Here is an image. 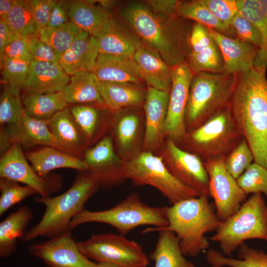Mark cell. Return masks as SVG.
<instances>
[{"instance_id": "cell-1", "label": "cell", "mask_w": 267, "mask_h": 267, "mask_svg": "<svg viewBox=\"0 0 267 267\" xmlns=\"http://www.w3.org/2000/svg\"><path fill=\"white\" fill-rule=\"evenodd\" d=\"M267 68L254 65L238 75L230 107L254 162L267 169Z\"/></svg>"}, {"instance_id": "cell-56", "label": "cell", "mask_w": 267, "mask_h": 267, "mask_svg": "<svg viewBox=\"0 0 267 267\" xmlns=\"http://www.w3.org/2000/svg\"><path fill=\"white\" fill-rule=\"evenodd\" d=\"M96 267H120L115 265L107 263H98Z\"/></svg>"}, {"instance_id": "cell-25", "label": "cell", "mask_w": 267, "mask_h": 267, "mask_svg": "<svg viewBox=\"0 0 267 267\" xmlns=\"http://www.w3.org/2000/svg\"><path fill=\"white\" fill-rule=\"evenodd\" d=\"M99 53L134 58L141 44L136 36L112 17L96 37Z\"/></svg>"}, {"instance_id": "cell-16", "label": "cell", "mask_w": 267, "mask_h": 267, "mask_svg": "<svg viewBox=\"0 0 267 267\" xmlns=\"http://www.w3.org/2000/svg\"><path fill=\"white\" fill-rule=\"evenodd\" d=\"M83 160L99 186L109 187L125 178L123 164L115 154L112 140L105 136L85 152Z\"/></svg>"}, {"instance_id": "cell-52", "label": "cell", "mask_w": 267, "mask_h": 267, "mask_svg": "<svg viewBox=\"0 0 267 267\" xmlns=\"http://www.w3.org/2000/svg\"><path fill=\"white\" fill-rule=\"evenodd\" d=\"M68 1L56 0L52 8L47 27L54 28L69 22Z\"/></svg>"}, {"instance_id": "cell-9", "label": "cell", "mask_w": 267, "mask_h": 267, "mask_svg": "<svg viewBox=\"0 0 267 267\" xmlns=\"http://www.w3.org/2000/svg\"><path fill=\"white\" fill-rule=\"evenodd\" d=\"M122 172L125 178L135 184H147L156 188L172 205L201 195L171 174L163 157L155 156L150 151L143 152L123 164Z\"/></svg>"}, {"instance_id": "cell-39", "label": "cell", "mask_w": 267, "mask_h": 267, "mask_svg": "<svg viewBox=\"0 0 267 267\" xmlns=\"http://www.w3.org/2000/svg\"><path fill=\"white\" fill-rule=\"evenodd\" d=\"M187 63L193 74L222 73L224 64L222 54L215 42L200 52H190Z\"/></svg>"}, {"instance_id": "cell-53", "label": "cell", "mask_w": 267, "mask_h": 267, "mask_svg": "<svg viewBox=\"0 0 267 267\" xmlns=\"http://www.w3.org/2000/svg\"><path fill=\"white\" fill-rule=\"evenodd\" d=\"M180 0H151L145 3L155 13L169 17L176 16V11Z\"/></svg>"}, {"instance_id": "cell-38", "label": "cell", "mask_w": 267, "mask_h": 267, "mask_svg": "<svg viewBox=\"0 0 267 267\" xmlns=\"http://www.w3.org/2000/svg\"><path fill=\"white\" fill-rule=\"evenodd\" d=\"M82 31L71 21L59 27L41 30L39 37L55 52L58 59L71 46Z\"/></svg>"}, {"instance_id": "cell-44", "label": "cell", "mask_w": 267, "mask_h": 267, "mask_svg": "<svg viewBox=\"0 0 267 267\" xmlns=\"http://www.w3.org/2000/svg\"><path fill=\"white\" fill-rule=\"evenodd\" d=\"M244 192L264 193L267 198V169L253 162L236 179Z\"/></svg>"}, {"instance_id": "cell-15", "label": "cell", "mask_w": 267, "mask_h": 267, "mask_svg": "<svg viewBox=\"0 0 267 267\" xmlns=\"http://www.w3.org/2000/svg\"><path fill=\"white\" fill-rule=\"evenodd\" d=\"M193 74L187 63L173 68L165 135L175 141L182 138L186 133L184 114Z\"/></svg>"}, {"instance_id": "cell-30", "label": "cell", "mask_w": 267, "mask_h": 267, "mask_svg": "<svg viewBox=\"0 0 267 267\" xmlns=\"http://www.w3.org/2000/svg\"><path fill=\"white\" fill-rule=\"evenodd\" d=\"M97 85L106 107L117 110L140 104L144 93L138 86L128 83L97 81Z\"/></svg>"}, {"instance_id": "cell-32", "label": "cell", "mask_w": 267, "mask_h": 267, "mask_svg": "<svg viewBox=\"0 0 267 267\" xmlns=\"http://www.w3.org/2000/svg\"><path fill=\"white\" fill-rule=\"evenodd\" d=\"M159 237L150 258L155 261V267H190L180 246L176 234L168 230H159Z\"/></svg>"}, {"instance_id": "cell-6", "label": "cell", "mask_w": 267, "mask_h": 267, "mask_svg": "<svg viewBox=\"0 0 267 267\" xmlns=\"http://www.w3.org/2000/svg\"><path fill=\"white\" fill-rule=\"evenodd\" d=\"M243 138L229 104L201 126L187 132L182 138L174 142L180 148L195 154L204 162L226 157Z\"/></svg>"}, {"instance_id": "cell-4", "label": "cell", "mask_w": 267, "mask_h": 267, "mask_svg": "<svg viewBox=\"0 0 267 267\" xmlns=\"http://www.w3.org/2000/svg\"><path fill=\"white\" fill-rule=\"evenodd\" d=\"M98 186L90 172H82L63 193L55 197L35 198L36 202L44 206L45 211L40 222L26 231L22 240L29 241L39 237L50 238L71 229V220L85 209V203Z\"/></svg>"}, {"instance_id": "cell-47", "label": "cell", "mask_w": 267, "mask_h": 267, "mask_svg": "<svg viewBox=\"0 0 267 267\" xmlns=\"http://www.w3.org/2000/svg\"><path fill=\"white\" fill-rule=\"evenodd\" d=\"M237 38L256 46L259 48L261 44V37L257 28L239 12L231 22Z\"/></svg>"}, {"instance_id": "cell-46", "label": "cell", "mask_w": 267, "mask_h": 267, "mask_svg": "<svg viewBox=\"0 0 267 267\" xmlns=\"http://www.w3.org/2000/svg\"><path fill=\"white\" fill-rule=\"evenodd\" d=\"M211 13L219 20L231 25L234 17L239 12L238 0H201Z\"/></svg>"}, {"instance_id": "cell-54", "label": "cell", "mask_w": 267, "mask_h": 267, "mask_svg": "<svg viewBox=\"0 0 267 267\" xmlns=\"http://www.w3.org/2000/svg\"><path fill=\"white\" fill-rule=\"evenodd\" d=\"M18 38L4 20H0V54L7 45Z\"/></svg>"}, {"instance_id": "cell-43", "label": "cell", "mask_w": 267, "mask_h": 267, "mask_svg": "<svg viewBox=\"0 0 267 267\" xmlns=\"http://www.w3.org/2000/svg\"><path fill=\"white\" fill-rule=\"evenodd\" d=\"M0 216L28 197L38 194L29 185H20L17 182L2 178H0Z\"/></svg>"}, {"instance_id": "cell-5", "label": "cell", "mask_w": 267, "mask_h": 267, "mask_svg": "<svg viewBox=\"0 0 267 267\" xmlns=\"http://www.w3.org/2000/svg\"><path fill=\"white\" fill-rule=\"evenodd\" d=\"M237 76L206 72L193 74L184 114L186 132L201 126L230 104Z\"/></svg>"}, {"instance_id": "cell-3", "label": "cell", "mask_w": 267, "mask_h": 267, "mask_svg": "<svg viewBox=\"0 0 267 267\" xmlns=\"http://www.w3.org/2000/svg\"><path fill=\"white\" fill-rule=\"evenodd\" d=\"M208 197L207 195H201L167 207L168 225L147 228L142 233L162 230L172 231L180 240L179 246L184 256H197L209 247L205 234L216 230L222 222Z\"/></svg>"}, {"instance_id": "cell-50", "label": "cell", "mask_w": 267, "mask_h": 267, "mask_svg": "<svg viewBox=\"0 0 267 267\" xmlns=\"http://www.w3.org/2000/svg\"><path fill=\"white\" fill-rule=\"evenodd\" d=\"M28 40L33 59L59 64V59L53 50L39 37H32Z\"/></svg>"}, {"instance_id": "cell-20", "label": "cell", "mask_w": 267, "mask_h": 267, "mask_svg": "<svg viewBox=\"0 0 267 267\" xmlns=\"http://www.w3.org/2000/svg\"><path fill=\"white\" fill-rule=\"evenodd\" d=\"M170 92L149 87L144 109L146 128L144 145L147 151L155 149L165 135V125L167 114Z\"/></svg>"}, {"instance_id": "cell-17", "label": "cell", "mask_w": 267, "mask_h": 267, "mask_svg": "<svg viewBox=\"0 0 267 267\" xmlns=\"http://www.w3.org/2000/svg\"><path fill=\"white\" fill-rule=\"evenodd\" d=\"M209 34L218 45L223 60L222 72L238 75L251 69L259 48L237 38H231L209 28Z\"/></svg>"}, {"instance_id": "cell-24", "label": "cell", "mask_w": 267, "mask_h": 267, "mask_svg": "<svg viewBox=\"0 0 267 267\" xmlns=\"http://www.w3.org/2000/svg\"><path fill=\"white\" fill-rule=\"evenodd\" d=\"M97 81L140 85L142 79L133 58L99 53L91 71Z\"/></svg>"}, {"instance_id": "cell-23", "label": "cell", "mask_w": 267, "mask_h": 267, "mask_svg": "<svg viewBox=\"0 0 267 267\" xmlns=\"http://www.w3.org/2000/svg\"><path fill=\"white\" fill-rule=\"evenodd\" d=\"M99 54L96 38L81 31L69 48L60 57L59 64L71 76L81 71L91 72Z\"/></svg>"}, {"instance_id": "cell-45", "label": "cell", "mask_w": 267, "mask_h": 267, "mask_svg": "<svg viewBox=\"0 0 267 267\" xmlns=\"http://www.w3.org/2000/svg\"><path fill=\"white\" fill-rule=\"evenodd\" d=\"M253 162V153L244 138L229 152L224 161L226 170L236 179Z\"/></svg>"}, {"instance_id": "cell-27", "label": "cell", "mask_w": 267, "mask_h": 267, "mask_svg": "<svg viewBox=\"0 0 267 267\" xmlns=\"http://www.w3.org/2000/svg\"><path fill=\"white\" fill-rule=\"evenodd\" d=\"M25 155L35 172L42 178L46 177L50 171L59 168L89 172V167L83 159L51 146L27 152Z\"/></svg>"}, {"instance_id": "cell-29", "label": "cell", "mask_w": 267, "mask_h": 267, "mask_svg": "<svg viewBox=\"0 0 267 267\" xmlns=\"http://www.w3.org/2000/svg\"><path fill=\"white\" fill-rule=\"evenodd\" d=\"M62 93L68 106L89 103L105 105L91 71H81L71 76Z\"/></svg>"}, {"instance_id": "cell-22", "label": "cell", "mask_w": 267, "mask_h": 267, "mask_svg": "<svg viewBox=\"0 0 267 267\" xmlns=\"http://www.w3.org/2000/svg\"><path fill=\"white\" fill-rule=\"evenodd\" d=\"M134 59L142 79L149 86L158 90L170 92L172 83V67L155 51L141 43Z\"/></svg>"}, {"instance_id": "cell-31", "label": "cell", "mask_w": 267, "mask_h": 267, "mask_svg": "<svg viewBox=\"0 0 267 267\" xmlns=\"http://www.w3.org/2000/svg\"><path fill=\"white\" fill-rule=\"evenodd\" d=\"M239 13L258 29L261 44L255 66L267 68V0H238Z\"/></svg>"}, {"instance_id": "cell-49", "label": "cell", "mask_w": 267, "mask_h": 267, "mask_svg": "<svg viewBox=\"0 0 267 267\" xmlns=\"http://www.w3.org/2000/svg\"><path fill=\"white\" fill-rule=\"evenodd\" d=\"M3 57L31 63L33 58L29 50L28 39L20 37L10 43L0 54V59Z\"/></svg>"}, {"instance_id": "cell-57", "label": "cell", "mask_w": 267, "mask_h": 267, "mask_svg": "<svg viewBox=\"0 0 267 267\" xmlns=\"http://www.w3.org/2000/svg\"><path fill=\"white\" fill-rule=\"evenodd\" d=\"M212 267H223L222 266H221L219 264L216 263H210ZM190 267H196L193 263H190Z\"/></svg>"}, {"instance_id": "cell-2", "label": "cell", "mask_w": 267, "mask_h": 267, "mask_svg": "<svg viewBox=\"0 0 267 267\" xmlns=\"http://www.w3.org/2000/svg\"><path fill=\"white\" fill-rule=\"evenodd\" d=\"M121 14L133 33L169 66L174 68L187 63L191 29L181 22L182 18L157 14L146 3L139 2L129 3Z\"/></svg>"}, {"instance_id": "cell-26", "label": "cell", "mask_w": 267, "mask_h": 267, "mask_svg": "<svg viewBox=\"0 0 267 267\" xmlns=\"http://www.w3.org/2000/svg\"><path fill=\"white\" fill-rule=\"evenodd\" d=\"M70 21L82 31L96 37L112 18L108 9L95 0L68 1Z\"/></svg>"}, {"instance_id": "cell-51", "label": "cell", "mask_w": 267, "mask_h": 267, "mask_svg": "<svg viewBox=\"0 0 267 267\" xmlns=\"http://www.w3.org/2000/svg\"><path fill=\"white\" fill-rule=\"evenodd\" d=\"M56 0H29L32 13L39 31L47 26L51 11Z\"/></svg>"}, {"instance_id": "cell-42", "label": "cell", "mask_w": 267, "mask_h": 267, "mask_svg": "<svg viewBox=\"0 0 267 267\" xmlns=\"http://www.w3.org/2000/svg\"><path fill=\"white\" fill-rule=\"evenodd\" d=\"M2 81L13 90H23L31 63L9 58L0 59Z\"/></svg>"}, {"instance_id": "cell-41", "label": "cell", "mask_w": 267, "mask_h": 267, "mask_svg": "<svg viewBox=\"0 0 267 267\" xmlns=\"http://www.w3.org/2000/svg\"><path fill=\"white\" fill-rule=\"evenodd\" d=\"M24 112L20 92L12 90L4 84L0 97V126L19 123Z\"/></svg>"}, {"instance_id": "cell-12", "label": "cell", "mask_w": 267, "mask_h": 267, "mask_svg": "<svg viewBox=\"0 0 267 267\" xmlns=\"http://www.w3.org/2000/svg\"><path fill=\"white\" fill-rule=\"evenodd\" d=\"M72 229L29 245V253L42 260L46 267H96L86 258L72 237Z\"/></svg>"}, {"instance_id": "cell-10", "label": "cell", "mask_w": 267, "mask_h": 267, "mask_svg": "<svg viewBox=\"0 0 267 267\" xmlns=\"http://www.w3.org/2000/svg\"><path fill=\"white\" fill-rule=\"evenodd\" d=\"M77 244L86 258L98 263L120 267H146L149 264L142 246L121 234L92 235L87 240L77 242Z\"/></svg>"}, {"instance_id": "cell-34", "label": "cell", "mask_w": 267, "mask_h": 267, "mask_svg": "<svg viewBox=\"0 0 267 267\" xmlns=\"http://www.w3.org/2000/svg\"><path fill=\"white\" fill-rule=\"evenodd\" d=\"M25 111L36 119L48 121L68 106L62 91L50 94L26 93L22 96Z\"/></svg>"}, {"instance_id": "cell-7", "label": "cell", "mask_w": 267, "mask_h": 267, "mask_svg": "<svg viewBox=\"0 0 267 267\" xmlns=\"http://www.w3.org/2000/svg\"><path fill=\"white\" fill-rule=\"evenodd\" d=\"M167 206L153 207L143 202L133 193L113 208L100 211L83 209L70 222V228L88 222L108 224L125 235L136 227L152 225L164 227L169 224Z\"/></svg>"}, {"instance_id": "cell-19", "label": "cell", "mask_w": 267, "mask_h": 267, "mask_svg": "<svg viewBox=\"0 0 267 267\" xmlns=\"http://www.w3.org/2000/svg\"><path fill=\"white\" fill-rule=\"evenodd\" d=\"M0 130L5 134L10 146L18 144L21 147L28 148L36 145H45L59 150L49 130L47 121L33 118L25 110L19 123L1 126Z\"/></svg>"}, {"instance_id": "cell-55", "label": "cell", "mask_w": 267, "mask_h": 267, "mask_svg": "<svg viewBox=\"0 0 267 267\" xmlns=\"http://www.w3.org/2000/svg\"><path fill=\"white\" fill-rule=\"evenodd\" d=\"M15 0H0V20H4L11 10Z\"/></svg>"}, {"instance_id": "cell-11", "label": "cell", "mask_w": 267, "mask_h": 267, "mask_svg": "<svg viewBox=\"0 0 267 267\" xmlns=\"http://www.w3.org/2000/svg\"><path fill=\"white\" fill-rule=\"evenodd\" d=\"M225 158H217L203 162L209 177L210 196L214 199L216 214L222 222L239 209L247 195L226 170Z\"/></svg>"}, {"instance_id": "cell-8", "label": "cell", "mask_w": 267, "mask_h": 267, "mask_svg": "<svg viewBox=\"0 0 267 267\" xmlns=\"http://www.w3.org/2000/svg\"><path fill=\"white\" fill-rule=\"evenodd\" d=\"M216 230L210 240L218 242L223 254L229 257L248 239L267 241V206L262 193L253 194Z\"/></svg>"}, {"instance_id": "cell-18", "label": "cell", "mask_w": 267, "mask_h": 267, "mask_svg": "<svg viewBox=\"0 0 267 267\" xmlns=\"http://www.w3.org/2000/svg\"><path fill=\"white\" fill-rule=\"evenodd\" d=\"M47 125L60 150L79 158L84 157L89 145L68 106L55 114Z\"/></svg>"}, {"instance_id": "cell-33", "label": "cell", "mask_w": 267, "mask_h": 267, "mask_svg": "<svg viewBox=\"0 0 267 267\" xmlns=\"http://www.w3.org/2000/svg\"><path fill=\"white\" fill-rule=\"evenodd\" d=\"M176 16L194 20L226 36L237 38L233 26L215 17L201 0L180 1L177 9Z\"/></svg>"}, {"instance_id": "cell-35", "label": "cell", "mask_w": 267, "mask_h": 267, "mask_svg": "<svg viewBox=\"0 0 267 267\" xmlns=\"http://www.w3.org/2000/svg\"><path fill=\"white\" fill-rule=\"evenodd\" d=\"M68 106L89 145L97 138L105 125L103 110L88 104Z\"/></svg>"}, {"instance_id": "cell-21", "label": "cell", "mask_w": 267, "mask_h": 267, "mask_svg": "<svg viewBox=\"0 0 267 267\" xmlns=\"http://www.w3.org/2000/svg\"><path fill=\"white\" fill-rule=\"evenodd\" d=\"M70 77L59 63L33 59L23 90L26 93L50 94L62 91Z\"/></svg>"}, {"instance_id": "cell-28", "label": "cell", "mask_w": 267, "mask_h": 267, "mask_svg": "<svg viewBox=\"0 0 267 267\" xmlns=\"http://www.w3.org/2000/svg\"><path fill=\"white\" fill-rule=\"evenodd\" d=\"M33 217L31 208L20 206L0 223V257L7 258L17 250V240L22 239Z\"/></svg>"}, {"instance_id": "cell-36", "label": "cell", "mask_w": 267, "mask_h": 267, "mask_svg": "<svg viewBox=\"0 0 267 267\" xmlns=\"http://www.w3.org/2000/svg\"><path fill=\"white\" fill-rule=\"evenodd\" d=\"M236 259L225 257L214 249L209 250L208 263L229 267H267V254L261 250L250 247L244 242L237 249Z\"/></svg>"}, {"instance_id": "cell-40", "label": "cell", "mask_w": 267, "mask_h": 267, "mask_svg": "<svg viewBox=\"0 0 267 267\" xmlns=\"http://www.w3.org/2000/svg\"><path fill=\"white\" fill-rule=\"evenodd\" d=\"M114 133L119 146L124 152H129L134 147L138 138L139 119L133 113L119 117L115 121Z\"/></svg>"}, {"instance_id": "cell-14", "label": "cell", "mask_w": 267, "mask_h": 267, "mask_svg": "<svg viewBox=\"0 0 267 267\" xmlns=\"http://www.w3.org/2000/svg\"><path fill=\"white\" fill-rule=\"evenodd\" d=\"M0 177L29 185L42 197H50L58 189L57 179L39 176L28 164L21 146L18 144L12 145L1 156Z\"/></svg>"}, {"instance_id": "cell-48", "label": "cell", "mask_w": 267, "mask_h": 267, "mask_svg": "<svg viewBox=\"0 0 267 267\" xmlns=\"http://www.w3.org/2000/svg\"><path fill=\"white\" fill-rule=\"evenodd\" d=\"M214 43L208 28L197 22L193 24L189 38L190 52H200Z\"/></svg>"}, {"instance_id": "cell-37", "label": "cell", "mask_w": 267, "mask_h": 267, "mask_svg": "<svg viewBox=\"0 0 267 267\" xmlns=\"http://www.w3.org/2000/svg\"><path fill=\"white\" fill-rule=\"evenodd\" d=\"M4 20L19 37L28 39L39 37V30L34 18L29 0H15Z\"/></svg>"}, {"instance_id": "cell-13", "label": "cell", "mask_w": 267, "mask_h": 267, "mask_svg": "<svg viewBox=\"0 0 267 267\" xmlns=\"http://www.w3.org/2000/svg\"><path fill=\"white\" fill-rule=\"evenodd\" d=\"M163 158L169 171L177 179L201 195L210 196L209 177L198 156L180 148L169 138Z\"/></svg>"}]
</instances>
